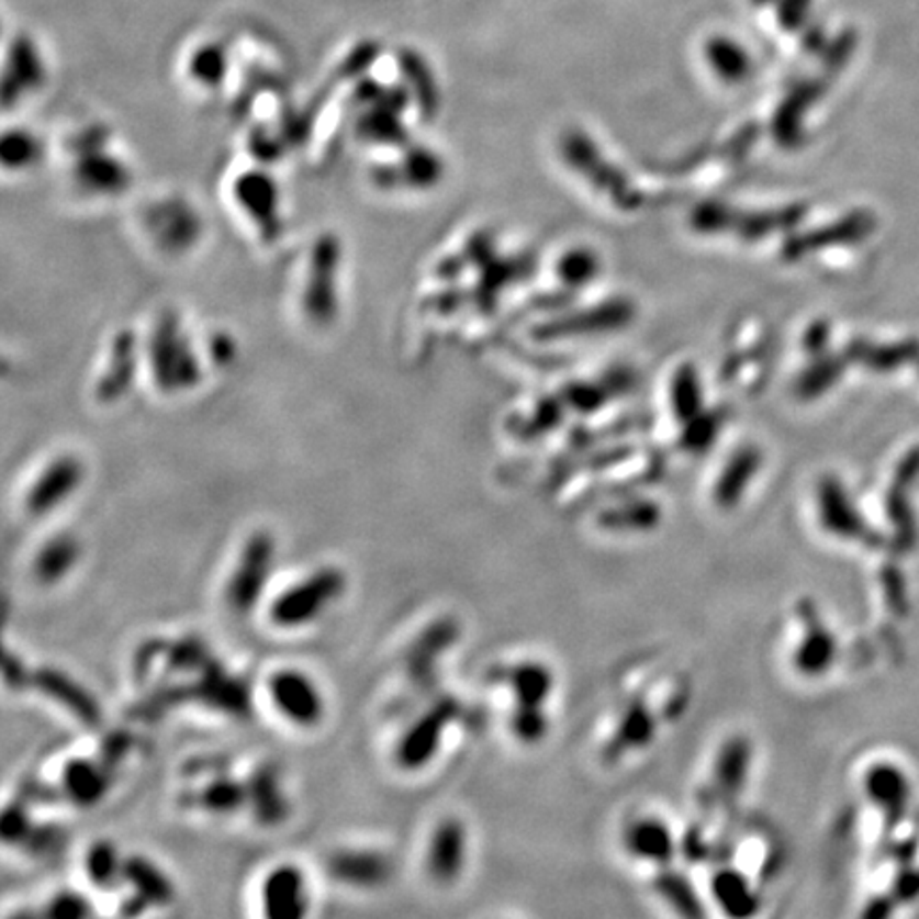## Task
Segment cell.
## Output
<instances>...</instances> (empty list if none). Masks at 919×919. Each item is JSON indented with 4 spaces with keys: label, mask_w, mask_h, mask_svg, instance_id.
Returning a JSON list of instances; mask_svg holds the SVG:
<instances>
[{
    "label": "cell",
    "mask_w": 919,
    "mask_h": 919,
    "mask_svg": "<svg viewBox=\"0 0 919 919\" xmlns=\"http://www.w3.org/2000/svg\"><path fill=\"white\" fill-rule=\"evenodd\" d=\"M345 587V578L337 569H322L283 592L271 607V619L281 628H296L313 621Z\"/></svg>",
    "instance_id": "6da1fadb"
},
{
    "label": "cell",
    "mask_w": 919,
    "mask_h": 919,
    "mask_svg": "<svg viewBox=\"0 0 919 919\" xmlns=\"http://www.w3.org/2000/svg\"><path fill=\"white\" fill-rule=\"evenodd\" d=\"M272 556L274 541L267 533H256L245 543L240 562L228 587V601L237 612H249L258 603L269 579Z\"/></svg>",
    "instance_id": "7a4b0ae2"
},
{
    "label": "cell",
    "mask_w": 919,
    "mask_h": 919,
    "mask_svg": "<svg viewBox=\"0 0 919 919\" xmlns=\"http://www.w3.org/2000/svg\"><path fill=\"white\" fill-rule=\"evenodd\" d=\"M564 147V156L567 160L581 170L583 175H587L594 183L603 186V190H607L615 199V203L624 209H635L639 204V197L628 188L626 179L621 175H617L615 169L609 165H605L598 156V152L594 149V145L585 138L581 133H571L562 141Z\"/></svg>",
    "instance_id": "3957f363"
},
{
    "label": "cell",
    "mask_w": 919,
    "mask_h": 919,
    "mask_svg": "<svg viewBox=\"0 0 919 919\" xmlns=\"http://www.w3.org/2000/svg\"><path fill=\"white\" fill-rule=\"evenodd\" d=\"M272 701L277 709L299 726H313L322 717V696L309 677L296 671H281L272 675Z\"/></svg>",
    "instance_id": "277c9868"
},
{
    "label": "cell",
    "mask_w": 919,
    "mask_h": 919,
    "mask_svg": "<svg viewBox=\"0 0 919 919\" xmlns=\"http://www.w3.org/2000/svg\"><path fill=\"white\" fill-rule=\"evenodd\" d=\"M456 715V705L451 701L437 703L428 714L405 735V739L399 746V762L405 769H422L433 760L441 743L442 730Z\"/></svg>",
    "instance_id": "5b68a950"
},
{
    "label": "cell",
    "mask_w": 919,
    "mask_h": 919,
    "mask_svg": "<svg viewBox=\"0 0 919 919\" xmlns=\"http://www.w3.org/2000/svg\"><path fill=\"white\" fill-rule=\"evenodd\" d=\"M262 900L269 918H303L306 911L305 877L296 866L274 868L265 879Z\"/></svg>",
    "instance_id": "8992f818"
},
{
    "label": "cell",
    "mask_w": 919,
    "mask_h": 919,
    "mask_svg": "<svg viewBox=\"0 0 919 919\" xmlns=\"http://www.w3.org/2000/svg\"><path fill=\"white\" fill-rule=\"evenodd\" d=\"M464 860H467L464 826L458 819H447L435 830V837L430 841V853H428L430 875L441 884H449L462 873Z\"/></svg>",
    "instance_id": "52a82bcc"
},
{
    "label": "cell",
    "mask_w": 919,
    "mask_h": 919,
    "mask_svg": "<svg viewBox=\"0 0 919 919\" xmlns=\"http://www.w3.org/2000/svg\"><path fill=\"white\" fill-rule=\"evenodd\" d=\"M33 683L56 703L67 707L70 714L81 719L88 726H97L101 721V709L97 701L75 681L54 669H38L33 673Z\"/></svg>",
    "instance_id": "ba28073f"
},
{
    "label": "cell",
    "mask_w": 919,
    "mask_h": 919,
    "mask_svg": "<svg viewBox=\"0 0 919 919\" xmlns=\"http://www.w3.org/2000/svg\"><path fill=\"white\" fill-rule=\"evenodd\" d=\"M819 507H821V522L826 530L832 535L845 537V539H858L862 533L860 517L850 505V498L839 481L826 479L819 485Z\"/></svg>",
    "instance_id": "9c48e42d"
},
{
    "label": "cell",
    "mask_w": 919,
    "mask_h": 919,
    "mask_svg": "<svg viewBox=\"0 0 919 919\" xmlns=\"http://www.w3.org/2000/svg\"><path fill=\"white\" fill-rule=\"evenodd\" d=\"M79 467L72 460H60L45 475L38 479L29 496V509L34 515H43L60 505L79 483Z\"/></svg>",
    "instance_id": "30bf717a"
},
{
    "label": "cell",
    "mask_w": 919,
    "mask_h": 919,
    "mask_svg": "<svg viewBox=\"0 0 919 919\" xmlns=\"http://www.w3.org/2000/svg\"><path fill=\"white\" fill-rule=\"evenodd\" d=\"M823 86L819 81H805L796 86L775 113V135L783 145H796L807 109L821 97Z\"/></svg>",
    "instance_id": "8fae6325"
},
{
    "label": "cell",
    "mask_w": 919,
    "mask_h": 919,
    "mask_svg": "<svg viewBox=\"0 0 919 919\" xmlns=\"http://www.w3.org/2000/svg\"><path fill=\"white\" fill-rule=\"evenodd\" d=\"M330 871L345 884L373 887L385 882L390 866H388V860L379 853L343 851L330 860Z\"/></svg>",
    "instance_id": "7c38bea8"
},
{
    "label": "cell",
    "mask_w": 919,
    "mask_h": 919,
    "mask_svg": "<svg viewBox=\"0 0 919 919\" xmlns=\"http://www.w3.org/2000/svg\"><path fill=\"white\" fill-rule=\"evenodd\" d=\"M873 228V220L868 215H853L843 222H839L837 226H828L823 231H816L811 235L798 238V240H789L785 245V256L792 258H800L807 251H814L819 247H828V245H839V243H850L853 238L864 237L868 231Z\"/></svg>",
    "instance_id": "4fadbf2b"
},
{
    "label": "cell",
    "mask_w": 919,
    "mask_h": 919,
    "mask_svg": "<svg viewBox=\"0 0 919 919\" xmlns=\"http://www.w3.org/2000/svg\"><path fill=\"white\" fill-rule=\"evenodd\" d=\"M632 317V306L626 303H609L596 311L579 313L569 320L556 322L547 326L543 335L556 337V335H571V333H594V330H609L617 326H626V322Z\"/></svg>",
    "instance_id": "5bb4252c"
},
{
    "label": "cell",
    "mask_w": 919,
    "mask_h": 919,
    "mask_svg": "<svg viewBox=\"0 0 919 919\" xmlns=\"http://www.w3.org/2000/svg\"><path fill=\"white\" fill-rule=\"evenodd\" d=\"M628 850L639 858H646L651 862H666L673 855V837L671 830L658 821V819H643L637 821L628 830Z\"/></svg>",
    "instance_id": "9a60e30c"
},
{
    "label": "cell",
    "mask_w": 919,
    "mask_h": 919,
    "mask_svg": "<svg viewBox=\"0 0 919 919\" xmlns=\"http://www.w3.org/2000/svg\"><path fill=\"white\" fill-rule=\"evenodd\" d=\"M707 63L724 81H743L751 72V58L743 45L728 36H711L705 45Z\"/></svg>",
    "instance_id": "2e32d148"
},
{
    "label": "cell",
    "mask_w": 919,
    "mask_h": 919,
    "mask_svg": "<svg viewBox=\"0 0 919 919\" xmlns=\"http://www.w3.org/2000/svg\"><path fill=\"white\" fill-rule=\"evenodd\" d=\"M63 782L70 800H75L77 805H94L107 792L104 769L88 760L68 762Z\"/></svg>",
    "instance_id": "e0dca14e"
},
{
    "label": "cell",
    "mask_w": 919,
    "mask_h": 919,
    "mask_svg": "<svg viewBox=\"0 0 919 919\" xmlns=\"http://www.w3.org/2000/svg\"><path fill=\"white\" fill-rule=\"evenodd\" d=\"M122 875L135 885L138 898H143L147 905L165 907L172 903V885L169 879L145 858H128L124 862Z\"/></svg>",
    "instance_id": "ac0fdd59"
},
{
    "label": "cell",
    "mask_w": 919,
    "mask_h": 919,
    "mask_svg": "<svg viewBox=\"0 0 919 919\" xmlns=\"http://www.w3.org/2000/svg\"><path fill=\"white\" fill-rule=\"evenodd\" d=\"M758 467H760V453L755 449L749 447V449L739 451L719 477V483L715 487L717 503L724 505V507L737 505L741 501L751 477L755 475Z\"/></svg>",
    "instance_id": "d6986e66"
},
{
    "label": "cell",
    "mask_w": 919,
    "mask_h": 919,
    "mask_svg": "<svg viewBox=\"0 0 919 919\" xmlns=\"http://www.w3.org/2000/svg\"><path fill=\"white\" fill-rule=\"evenodd\" d=\"M866 792L873 796L877 805L884 807L889 816L900 814L909 796L905 775L889 764L877 766L871 771V775H866Z\"/></svg>",
    "instance_id": "ffe728a7"
},
{
    "label": "cell",
    "mask_w": 919,
    "mask_h": 919,
    "mask_svg": "<svg viewBox=\"0 0 919 919\" xmlns=\"http://www.w3.org/2000/svg\"><path fill=\"white\" fill-rule=\"evenodd\" d=\"M513 690L517 696V711H541L551 690V675L539 664H526L513 671Z\"/></svg>",
    "instance_id": "44dd1931"
},
{
    "label": "cell",
    "mask_w": 919,
    "mask_h": 919,
    "mask_svg": "<svg viewBox=\"0 0 919 919\" xmlns=\"http://www.w3.org/2000/svg\"><path fill=\"white\" fill-rule=\"evenodd\" d=\"M79 547L72 537H56L54 541L45 545L36 558L34 573L36 578L45 583H54L65 578L72 564L77 562Z\"/></svg>",
    "instance_id": "7402d4cb"
},
{
    "label": "cell",
    "mask_w": 919,
    "mask_h": 919,
    "mask_svg": "<svg viewBox=\"0 0 919 919\" xmlns=\"http://www.w3.org/2000/svg\"><path fill=\"white\" fill-rule=\"evenodd\" d=\"M834 653H837V643L832 635L826 628L817 626L796 651V669L803 671L805 675H821L830 669Z\"/></svg>",
    "instance_id": "603a6c76"
},
{
    "label": "cell",
    "mask_w": 919,
    "mask_h": 919,
    "mask_svg": "<svg viewBox=\"0 0 919 919\" xmlns=\"http://www.w3.org/2000/svg\"><path fill=\"white\" fill-rule=\"evenodd\" d=\"M247 794H249V798L254 803L256 814H258V817L265 823H277L279 819H283L285 803L279 796L277 782H274V773H272L271 769H262V771H258L254 775L251 787L247 789Z\"/></svg>",
    "instance_id": "cb8c5ba5"
},
{
    "label": "cell",
    "mask_w": 919,
    "mask_h": 919,
    "mask_svg": "<svg viewBox=\"0 0 919 919\" xmlns=\"http://www.w3.org/2000/svg\"><path fill=\"white\" fill-rule=\"evenodd\" d=\"M803 215L800 206H792V209H783V211H773V213H758V215H749V217H741L739 222H735V231L748 240H758L764 235H771L775 231H783L789 228L798 222V217Z\"/></svg>",
    "instance_id": "d4e9b609"
},
{
    "label": "cell",
    "mask_w": 919,
    "mask_h": 919,
    "mask_svg": "<svg viewBox=\"0 0 919 919\" xmlns=\"http://www.w3.org/2000/svg\"><path fill=\"white\" fill-rule=\"evenodd\" d=\"M719 905L732 916H748L755 909V896L746 879L737 873H724L715 882Z\"/></svg>",
    "instance_id": "484cf974"
},
{
    "label": "cell",
    "mask_w": 919,
    "mask_h": 919,
    "mask_svg": "<svg viewBox=\"0 0 919 919\" xmlns=\"http://www.w3.org/2000/svg\"><path fill=\"white\" fill-rule=\"evenodd\" d=\"M86 868H88V875L94 884L109 889V887L115 885L120 873H124V862H120L117 851L111 843L99 841L88 851Z\"/></svg>",
    "instance_id": "4316f807"
},
{
    "label": "cell",
    "mask_w": 919,
    "mask_h": 919,
    "mask_svg": "<svg viewBox=\"0 0 919 919\" xmlns=\"http://www.w3.org/2000/svg\"><path fill=\"white\" fill-rule=\"evenodd\" d=\"M247 798H249L247 789L240 783L226 780V777L204 785L203 792L199 794L201 807L213 811V814L235 811Z\"/></svg>",
    "instance_id": "83f0119b"
},
{
    "label": "cell",
    "mask_w": 919,
    "mask_h": 919,
    "mask_svg": "<svg viewBox=\"0 0 919 919\" xmlns=\"http://www.w3.org/2000/svg\"><path fill=\"white\" fill-rule=\"evenodd\" d=\"M701 381L692 367H683L673 381V407L680 419H694L701 413Z\"/></svg>",
    "instance_id": "f1b7e54d"
},
{
    "label": "cell",
    "mask_w": 919,
    "mask_h": 919,
    "mask_svg": "<svg viewBox=\"0 0 919 919\" xmlns=\"http://www.w3.org/2000/svg\"><path fill=\"white\" fill-rule=\"evenodd\" d=\"M558 274L567 285H583L598 274V258L587 249H575L560 260Z\"/></svg>",
    "instance_id": "f546056e"
},
{
    "label": "cell",
    "mask_w": 919,
    "mask_h": 919,
    "mask_svg": "<svg viewBox=\"0 0 919 919\" xmlns=\"http://www.w3.org/2000/svg\"><path fill=\"white\" fill-rule=\"evenodd\" d=\"M748 766V748L741 741L730 743L724 749L719 758V782L726 789H739L746 780Z\"/></svg>",
    "instance_id": "4dcf8cb0"
},
{
    "label": "cell",
    "mask_w": 919,
    "mask_h": 919,
    "mask_svg": "<svg viewBox=\"0 0 919 919\" xmlns=\"http://www.w3.org/2000/svg\"><path fill=\"white\" fill-rule=\"evenodd\" d=\"M841 373V365L839 362H819L814 369H809L807 373L803 374V379L798 381V394L803 399H814L817 394H821L826 388H830L837 377Z\"/></svg>",
    "instance_id": "1f68e13d"
},
{
    "label": "cell",
    "mask_w": 919,
    "mask_h": 919,
    "mask_svg": "<svg viewBox=\"0 0 919 919\" xmlns=\"http://www.w3.org/2000/svg\"><path fill=\"white\" fill-rule=\"evenodd\" d=\"M692 224L701 233H719L735 226V211L724 204H703L694 211Z\"/></svg>",
    "instance_id": "d6a6232c"
},
{
    "label": "cell",
    "mask_w": 919,
    "mask_h": 919,
    "mask_svg": "<svg viewBox=\"0 0 919 919\" xmlns=\"http://www.w3.org/2000/svg\"><path fill=\"white\" fill-rule=\"evenodd\" d=\"M777 22L785 31H803L809 24L814 0H777Z\"/></svg>",
    "instance_id": "836d02e7"
},
{
    "label": "cell",
    "mask_w": 919,
    "mask_h": 919,
    "mask_svg": "<svg viewBox=\"0 0 919 919\" xmlns=\"http://www.w3.org/2000/svg\"><path fill=\"white\" fill-rule=\"evenodd\" d=\"M90 905H88V900H83L81 896H77V894H60V896H56L54 900H52V905H49V909H47V914H49V918L54 919H79L86 918V916H90Z\"/></svg>",
    "instance_id": "e575fe53"
},
{
    "label": "cell",
    "mask_w": 919,
    "mask_h": 919,
    "mask_svg": "<svg viewBox=\"0 0 919 919\" xmlns=\"http://www.w3.org/2000/svg\"><path fill=\"white\" fill-rule=\"evenodd\" d=\"M853 43H855V36L853 33H841L828 47H826V52H823V65L828 70H834V68H841L845 63H848V58L851 56V52H853Z\"/></svg>",
    "instance_id": "d590c367"
},
{
    "label": "cell",
    "mask_w": 919,
    "mask_h": 919,
    "mask_svg": "<svg viewBox=\"0 0 919 919\" xmlns=\"http://www.w3.org/2000/svg\"><path fill=\"white\" fill-rule=\"evenodd\" d=\"M717 435V419L714 417H698L685 433V445L692 449H703Z\"/></svg>",
    "instance_id": "8d00e7d4"
},
{
    "label": "cell",
    "mask_w": 919,
    "mask_h": 919,
    "mask_svg": "<svg viewBox=\"0 0 919 919\" xmlns=\"http://www.w3.org/2000/svg\"><path fill=\"white\" fill-rule=\"evenodd\" d=\"M29 830H31L29 828V819H26V814L22 809L11 807V809L4 811V817H2V837L7 841H22V839H26L29 837Z\"/></svg>",
    "instance_id": "74e56055"
},
{
    "label": "cell",
    "mask_w": 919,
    "mask_h": 919,
    "mask_svg": "<svg viewBox=\"0 0 919 919\" xmlns=\"http://www.w3.org/2000/svg\"><path fill=\"white\" fill-rule=\"evenodd\" d=\"M567 399L575 407L592 411V408L601 407L605 403V392L596 390V388H587V385H578V388L569 390Z\"/></svg>",
    "instance_id": "f35d334b"
},
{
    "label": "cell",
    "mask_w": 919,
    "mask_h": 919,
    "mask_svg": "<svg viewBox=\"0 0 919 919\" xmlns=\"http://www.w3.org/2000/svg\"><path fill=\"white\" fill-rule=\"evenodd\" d=\"M803 45H805V49L809 52V54H819V52H823V47H826V31H823V26L821 24H817V22H809L805 29H803Z\"/></svg>",
    "instance_id": "ab89813d"
},
{
    "label": "cell",
    "mask_w": 919,
    "mask_h": 919,
    "mask_svg": "<svg viewBox=\"0 0 919 919\" xmlns=\"http://www.w3.org/2000/svg\"><path fill=\"white\" fill-rule=\"evenodd\" d=\"M26 669L22 666L20 660H15L11 653H7L4 658V680L11 687H22L26 683Z\"/></svg>",
    "instance_id": "60d3db41"
},
{
    "label": "cell",
    "mask_w": 919,
    "mask_h": 919,
    "mask_svg": "<svg viewBox=\"0 0 919 919\" xmlns=\"http://www.w3.org/2000/svg\"><path fill=\"white\" fill-rule=\"evenodd\" d=\"M826 333H828V328H826L823 324H817V326H814V328L809 330V335H807V347H809L811 351L821 349V347L826 345Z\"/></svg>",
    "instance_id": "b9f144b4"
},
{
    "label": "cell",
    "mask_w": 919,
    "mask_h": 919,
    "mask_svg": "<svg viewBox=\"0 0 919 919\" xmlns=\"http://www.w3.org/2000/svg\"><path fill=\"white\" fill-rule=\"evenodd\" d=\"M755 7H766V4H771V2H777V0H751Z\"/></svg>",
    "instance_id": "7bdbcfd3"
}]
</instances>
